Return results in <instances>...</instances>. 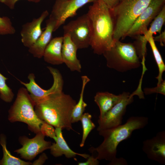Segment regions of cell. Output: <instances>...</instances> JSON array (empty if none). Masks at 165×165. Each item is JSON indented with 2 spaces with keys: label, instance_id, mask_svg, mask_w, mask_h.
I'll list each match as a JSON object with an SVG mask.
<instances>
[{
  "label": "cell",
  "instance_id": "obj_14",
  "mask_svg": "<svg viewBox=\"0 0 165 165\" xmlns=\"http://www.w3.org/2000/svg\"><path fill=\"white\" fill-rule=\"evenodd\" d=\"M49 14L48 11L45 10L39 17L33 19L31 21L27 22L22 26L20 32L21 41L25 47L30 48L41 35L43 31L42 24Z\"/></svg>",
  "mask_w": 165,
  "mask_h": 165
},
{
  "label": "cell",
  "instance_id": "obj_17",
  "mask_svg": "<svg viewBox=\"0 0 165 165\" xmlns=\"http://www.w3.org/2000/svg\"><path fill=\"white\" fill-rule=\"evenodd\" d=\"M62 130L61 128H55L57 139L55 143H53L51 145L50 149V154L55 157L64 155L66 157L69 159L75 158L78 155L87 159L89 155L76 152L70 148L63 136Z\"/></svg>",
  "mask_w": 165,
  "mask_h": 165
},
{
  "label": "cell",
  "instance_id": "obj_5",
  "mask_svg": "<svg viewBox=\"0 0 165 165\" xmlns=\"http://www.w3.org/2000/svg\"><path fill=\"white\" fill-rule=\"evenodd\" d=\"M35 105L26 89L20 88L9 110L8 120L11 123L20 122L26 123L28 129L34 133L40 132V126L44 122L37 115Z\"/></svg>",
  "mask_w": 165,
  "mask_h": 165
},
{
  "label": "cell",
  "instance_id": "obj_21",
  "mask_svg": "<svg viewBox=\"0 0 165 165\" xmlns=\"http://www.w3.org/2000/svg\"><path fill=\"white\" fill-rule=\"evenodd\" d=\"M0 144L2 148L3 156L0 160V165H30L32 163L26 162L12 155L6 147V137L3 134L0 135Z\"/></svg>",
  "mask_w": 165,
  "mask_h": 165
},
{
  "label": "cell",
  "instance_id": "obj_20",
  "mask_svg": "<svg viewBox=\"0 0 165 165\" xmlns=\"http://www.w3.org/2000/svg\"><path fill=\"white\" fill-rule=\"evenodd\" d=\"M82 84L79 98L77 103L74 107L72 115V123H76L80 121L84 112L87 104L83 100L84 93L87 84L90 81V79L86 75L81 76Z\"/></svg>",
  "mask_w": 165,
  "mask_h": 165
},
{
  "label": "cell",
  "instance_id": "obj_31",
  "mask_svg": "<svg viewBox=\"0 0 165 165\" xmlns=\"http://www.w3.org/2000/svg\"><path fill=\"white\" fill-rule=\"evenodd\" d=\"M48 159V157L46 155L43 153L40 156L38 159L35 160L32 163V165H42Z\"/></svg>",
  "mask_w": 165,
  "mask_h": 165
},
{
  "label": "cell",
  "instance_id": "obj_12",
  "mask_svg": "<svg viewBox=\"0 0 165 165\" xmlns=\"http://www.w3.org/2000/svg\"><path fill=\"white\" fill-rule=\"evenodd\" d=\"M36 134L32 138L25 136L19 137V141L22 147L14 152L20 155L21 158L31 160L38 154L50 149L51 142L45 140V136L40 131Z\"/></svg>",
  "mask_w": 165,
  "mask_h": 165
},
{
  "label": "cell",
  "instance_id": "obj_2",
  "mask_svg": "<svg viewBox=\"0 0 165 165\" xmlns=\"http://www.w3.org/2000/svg\"><path fill=\"white\" fill-rule=\"evenodd\" d=\"M86 13L91 28L90 46L94 53L103 54L115 42L114 24L110 9L102 1L97 0L89 6Z\"/></svg>",
  "mask_w": 165,
  "mask_h": 165
},
{
  "label": "cell",
  "instance_id": "obj_15",
  "mask_svg": "<svg viewBox=\"0 0 165 165\" xmlns=\"http://www.w3.org/2000/svg\"><path fill=\"white\" fill-rule=\"evenodd\" d=\"M63 37L61 52L63 63L71 71L81 72V65L77 57V46L68 34H64Z\"/></svg>",
  "mask_w": 165,
  "mask_h": 165
},
{
  "label": "cell",
  "instance_id": "obj_7",
  "mask_svg": "<svg viewBox=\"0 0 165 165\" xmlns=\"http://www.w3.org/2000/svg\"><path fill=\"white\" fill-rule=\"evenodd\" d=\"M64 34H68L78 49L86 48L90 45L92 31L87 13L72 20L63 27Z\"/></svg>",
  "mask_w": 165,
  "mask_h": 165
},
{
  "label": "cell",
  "instance_id": "obj_29",
  "mask_svg": "<svg viewBox=\"0 0 165 165\" xmlns=\"http://www.w3.org/2000/svg\"><path fill=\"white\" fill-rule=\"evenodd\" d=\"M20 0H0V2L4 4L10 9H14L16 2ZM28 2L37 3L40 2L42 0H27Z\"/></svg>",
  "mask_w": 165,
  "mask_h": 165
},
{
  "label": "cell",
  "instance_id": "obj_4",
  "mask_svg": "<svg viewBox=\"0 0 165 165\" xmlns=\"http://www.w3.org/2000/svg\"><path fill=\"white\" fill-rule=\"evenodd\" d=\"M152 0H119L110 11L113 20L114 41L122 40L134 23Z\"/></svg>",
  "mask_w": 165,
  "mask_h": 165
},
{
  "label": "cell",
  "instance_id": "obj_1",
  "mask_svg": "<svg viewBox=\"0 0 165 165\" xmlns=\"http://www.w3.org/2000/svg\"><path fill=\"white\" fill-rule=\"evenodd\" d=\"M76 102L63 91L52 93L35 104L38 117L55 128L75 131L72 125V115Z\"/></svg>",
  "mask_w": 165,
  "mask_h": 165
},
{
  "label": "cell",
  "instance_id": "obj_22",
  "mask_svg": "<svg viewBox=\"0 0 165 165\" xmlns=\"http://www.w3.org/2000/svg\"><path fill=\"white\" fill-rule=\"evenodd\" d=\"M165 22V6H164L159 14L153 20L149 29L147 32L142 35L143 38L148 41L150 36L156 32L159 34L161 32V29Z\"/></svg>",
  "mask_w": 165,
  "mask_h": 165
},
{
  "label": "cell",
  "instance_id": "obj_23",
  "mask_svg": "<svg viewBox=\"0 0 165 165\" xmlns=\"http://www.w3.org/2000/svg\"><path fill=\"white\" fill-rule=\"evenodd\" d=\"M151 48L155 61L158 66L159 74L156 78L158 80L157 85L160 84L163 81L162 75L165 71V65L161 56L158 50L153 38V36H150L148 39Z\"/></svg>",
  "mask_w": 165,
  "mask_h": 165
},
{
  "label": "cell",
  "instance_id": "obj_33",
  "mask_svg": "<svg viewBox=\"0 0 165 165\" xmlns=\"http://www.w3.org/2000/svg\"><path fill=\"white\" fill-rule=\"evenodd\" d=\"M111 10L117 4L119 0H101Z\"/></svg>",
  "mask_w": 165,
  "mask_h": 165
},
{
  "label": "cell",
  "instance_id": "obj_18",
  "mask_svg": "<svg viewBox=\"0 0 165 165\" xmlns=\"http://www.w3.org/2000/svg\"><path fill=\"white\" fill-rule=\"evenodd\" d=\"M63 37L52 39L46 47L43 57L45 61L53 65H59L63 63L62 56Z\"/></svg>",
  "mask_w": 165,
  "mask_h": 165
},
{
  "label": "cell",
  "instance_id": "obj_6",
  "mask_svg": "<svg viewBox=\"0 0 165 165\" xmlns=\"http://www.w3.org/2000/svg\"><path fill=\"white\" fill-rule=\"evenodd\" d=\"M107 66L120 72H124L139 67L141 64L132 43L120 40L115 41L113 46L103 54Z\"/></svg>",
  "mask_w": 165,
  "mask_h": 165
},
{
  "label": "cell",
  "instance_id": "obj_26",
  "mask_svg": "<svg viewBox=\"0 0 165 165\" xmlns=\"http://www.w3.org/2000/svg\"><path fill=\"white\" fill-rule=\"evenodd\" d=\"M10 19L8 16H0V35H13L16 32Z\"/></svg>",
  "mask_w": 165,
  "mask_h": 165
},
{
  "label": "cell",
  "instance_id": "obj_25",
  "mask_svg": "<svg viewBox=\"0 0 165 165\" xmlns=\"http://www.w3.org/2000/svg\"><path fill=\"white\" fill-rule=\"evenodd\" d=\"M7 79L0 73V97L4 101L10 103L14 98V94L6 84V81Z\"/></svg>",
  "mask_w": 165,
  "mask_h": 165
},
{
  "label": "cell",
  "instance_id": "obj_24",
  "mask_svg": "<svg viewBox=\"0 0 165 165\" xmlns=\"http://www.w3.org/2000/svg\"><path fill=\"white\" fill-rule=\"evenodd\" d=\"M92 116L88 113L83 114L81 121L82 128V140L80 144L81 147H83L86 140L90 132L95 127V125L91 120Z\"/></svg>",
  "mask_w": 165,
  "mask_h": 165
},
{
  "label": "cell",
  "instance_id": "obj_10",
  "mask_svg": "<svg viewBox=\"0 0 165 165\" xmlns=\"http://www.w3.org/2000/svg\"><path fill=\"white\" fill-rule=\"evenodd\" d=\"M97 0H56L49 17L55 22L54 31L64 24L67 19L75 16L79 9Z\"/></svg>",
  "mask_w": 165,
  "mask_h": 165
},
{
  "label": "cell",
  "instance_id": "obj_32",
  "mask_svg": "<svg viewBox=\"0 0 165 165\" xmlns=\"http://www.w3.org/2000/svg\"><path fill=\"white\" fill-rule=\"evenodd\" d=\"M153 38L155 42L157 41L159 42L161 46H164L165 43V31L161 32L159 35L155 37H153Z\"/></svg>",
  "mask_w": 165,
  "mask_h": 165
},
{
  "label": "cell",
  "instance_id": "obj_30",
  "mask_svg": "<svg viewBox=\"0 0 165 165\" xmlns=\"http://www.w3.org/2000/svg\"><path fill=\"white\" fill-rule=\"evenodd\" d=\"M99 164L98 160L93 155L89 156L87 160L83 162H78V165H98Z\"/></svg>",
  "mask_w": 165,
  "mask_h": 165
},
{
  "label": "cell",
  "instance_id": "obj_8",
  "mask_svg": "<svg viewBox=\"0 0 165 165\" xmlns=\"http://www.w3.org/2000/svg\"><path fill=\"white\" fill-rule=\"evenodd\" d=\"M48 69L53 78V83L49 89L46 90L40 87L36 82L35 75L30 73L28 76L29 80L28 83H25L19 80L24 86L35 104L48 95L56 92L63 90L64 81L62 76L57 69L50 66H48Z\"/></svg>",
  "mask_w": 165,
  "mask_h": 165
},
{
  "label": "cell",
  "instance_id": "obj_9",
  "mask_svg": "<svg viewBox=\"0 0 165 165\" xmlns=\"http://www.w3.org/2000/svg\"><path fill=\"white\" fill-rule=\"evenodd\" d=\"M119 101L101 118L97 120L98 126L97 130L111 129L122 124L123 116L125 113L127 106L134 101L133 94L124 92Z\"/></svg>",
  "mask_w": 165,
  "mask_h": 165
},
{
  "label": "cell",
  "instance_id": "obj_19",
  "mask_svg": "<svg viewBox=\"0 0 165 165\" xmlns=\"http://www.w3.org/2000/svg\"><path fill=\"white\" fill-rule=\"evenodd\" d=\"M121 97V94L116 95L107 92H97L94 97V101L99 108V118H102L119 101Z\"/></svg>",
  "mask_w": 165,
  "mask_h": 165
},
{
  "label": "cell",
  "instance_id": "obj_16",
  "mask_svg": "<svg viewBox=\"0 0 165 165\" xmlns=\"http://www.w3.org/2000/svg\"><path fill=\"white\" fill-rule=\"evenodd\" d=\"M55 28V22L49 18L46 21L45 30L33 45L29 48V52L34 57L41 58L43 57L44 50L52 39Z\"/></svg>",
  "mask_w": 165,
  "mask_h": 165
},
{
  "label": "cell",
  "instance_id": "obj_3",
  "mask_svg": "<svg viewBox=\"0 0 165 165\" xmlns=\"http://www.w3.org/2000/svg\"><path fill=\"white\" fill-rule=\"evenodd\" d=\"M148 118L143 116L129 117L126 123L115 127L98 131L104 140L97 147H91L89 150L98 160H105L110 162L109 165L117 159V148L122 141L129 138L133 132L144 128L148 123Z\"/></svg>",
  "mask_w": 165,
  "mask_h": 165
},
{
  "label": "cell",
  "instance_id": "obj_27",
  "mask_svg": "<svg viewBox=\"0 0 165 165\" xmlns=\"http://www.w3.org/2000/svg\"><path fill=\"white\" fill-rule=\"evenodd\" d=\"M40 131L45 136L50 137L56 141L57 138L55 129L52 125L44 122L40 126Z\"/></svg>",
  "mask_w": 165,
  "mask_h": 165
},
{
  "label": "cell",
  "instance_id": "obj_13",
  "mask_svg": "<svg viewBox=\"0 0 165 165\" xmlns=\"http://www.w3.org/2000/svg\"><path fill=\"white\" fill-rule=\"evenodd\" d=\"M142 150L148 158L161 164L165 163V131L158 132L156 136L143 142Z\"/></svg>",
  "mask_w": 165,
  "mask_h": 165
},
{
  "label": "cell",
  "instance_id": "obj_11",
  "mask_svg": "<svg viewBox=\"0 0 165 165\" xmlns=\"http://www.w3.org/2000/svg\"><path fill=\"white\" fill-rule=\"evenodd\" d=\"M165 3V0H152L135 20L126 34V37H135L145 34L149 24L159 14Z\"/></svg>",
  "mask_w": 165,
  "mask_h": 165
},
{
  "label": "cell",
  "instance_id": "obj_28",
  "mask_svg": "<svg viewBox=\"0 0 165 165\" xmlns=\"http://www.w3.org/2000/svg\"><path fill=\"white\" fill-rule=\"evenodd\" d=\"M144 93L146 95L153 93H159L165 95V80L163 81L157 86L153 88H145Z\"/></svg>",
  "mask_w": 165,
  "mask_h": 165
}]
</instances>
